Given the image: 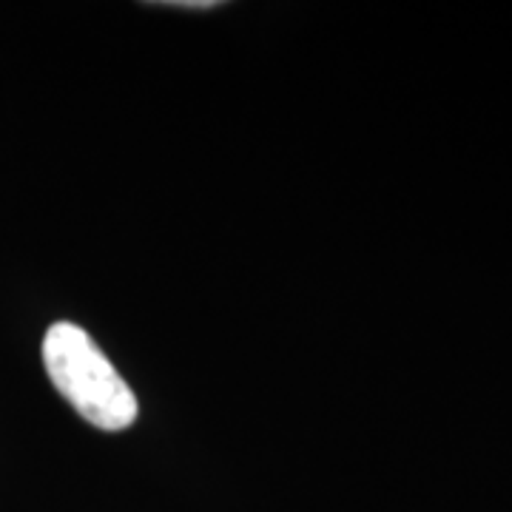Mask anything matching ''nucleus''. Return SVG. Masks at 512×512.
<instances>
[{
  "label": "nucleus",
  "mask_w": 512,
  "mask_h": 512,
  "mask_svg": "<svg viewBox=\"0 0 512 512\" xmlns=\"http://www.w3.org/2000/svg\"><path fill=\"white\" fill-rule=\"evenodd\" d=\"M43 365L60 396L100 430H126L137 396L94 339L72 322H57L43 339Z\"/></svg>",
  "instance_id": "1"
},
{
  "label": "nucleus",
  "mask_w": 512,
  "mask_h": 512,
  "mask_svg": "<svg viewBox=\"0 0 512 512\" xmlns=\"http://www.w3.org/2000/svg\"><path fill=\"white\" fill-rule=\"evenodd\" d=\"M168 6H183V9H211V6H217V0H177V3H168Z\"/></svg>",
  "instance_id": "2"
}]
</instances>
